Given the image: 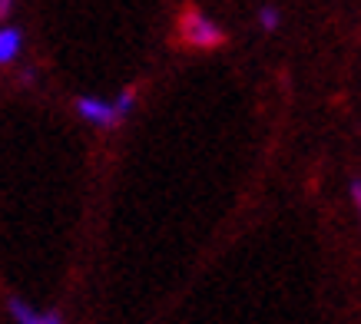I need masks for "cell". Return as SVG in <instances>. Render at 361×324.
Returning a JSON list of instances; mask_svg holds the SVG:
<instances>
[{"label": "cell", "instance_id": "6da1fadb", "mask_svg": "<svg viewBox=\"0 0 361 324\" xmlns=\"http://www.w3.org/2000/svg\"><path fill=\"white\" fill-rule=\"evenodd\" d=\"M179 33H183V40L189 46H196V50H212V46H219L226 40V33L216 20H209L206 13L199 11H186L179 17Z\"/></svg>", "mask_w": 361, "mask_h": 324}, {"label": "cell", "instance_id": "7a4b0ae2", "mask_svg": "<svg viewBox=\"0 0 361 324\" xmlns=\"http://www.w3.org/2000/svg\"><path fill=\"white\" fill-rule=\"evenodd\" d=\"M77 113L87 123H93V126H103V130H110V126L120 123V116L113 113V103H106V99H99V96H80Z\"/></svg>", "mask_w": 361, "mask_h": 324}, {"label": "cell", "instance_id": "3957f363", "mask_svg": "<svg viewBox=\"0 0 361 324\" xmlns=\"http://www.w3.org/2000/svg\"><path fill=\"white\" fill-rule=\"evenodd\" d=\"M23 50V30L20 27H0V66L13 63Z\"/></svg>", "mask_w": 361, "mask_h": 324}, {"label": "cell", "instance_id": "277c9868", "mask_svg": "<svg viewBox=\"0 0 361 324\" xmlns=\"http://www.w3.org/2000/svg\"><path fill=\"white\" fill-rule=\"evenodd\" d=\"M133 106H136V89H123V93H120V96H116V103H113V113H116V116H130V113H133Z\"/></svg>", "mask_w": 361, "mask_h": 324}, {"label": "cell", "instance_id": "5b68a950", "mask_svg": "<svg viewBox=\"0 0 361 324\" xmlns=\"http://www.w3.org/2000/svg\"><path fill=\"white\" fill-rule=\"evenodd\" d=\"M259 23H262L265 30H275V27L282 23V13H279V7H272V4H265L262 11H259Z\"/></svg>", "mask_w": 361, "mask_h": 324}, {"label": "cell", "instance_id": "8992f818", "mask_svg": "<svg viewBox=\"0 0 361 324\" xmlns=\"http://www.w3.org/2000/svg\"><path fill=\"white\" fill-rule=\"evenodd\" d=\"M33 324H63V321H60V314H54V311H40V314H37V321H33Z\"/></svg>", "mask_w": 361, "mask_h": 324}, {"label": "cell", "instance_id": "52a82bcc", "mask_svg": "<svg viewBox=\"0 0 361 324\" xmlns=\"http://www.w3.org/2000/svg\"><path fill=\"white\" fill-rule=\"evenodd\" d=\"M348 192H351V202H355V208H358L361 206V182H358V179H351Z\"/></svg>", "mask_w": 361, "mask_h": 324}, {"label": "cell", "instance_id": "ba28073f", "mask_svg": "<svg viewBox=\"0 0 361 324\" xmlns=\"http://www.w3.org/2000/svg\"><path fill=\"white\" fill-rule=\"evenodd\" d=\"M11 11H13L11 0H0V20H4V17H11Z\"/></svg>", "mask_w": 361, "mask_h": 324}]
</instances>
